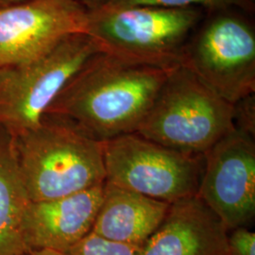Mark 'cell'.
I'll return each instance as SVG.
<instances>
[{"mask_svg": "<svg viewBox=\"0 0 255 255\" xmlns=\"http://www.w3.org/2000/svg\"><path fill=\"white\" fill-rule=\"evenodd\" d=\"M234 111V104L180 65L168 74L136 132L163 146L203 155L236 128Z\"/></svg>", "mask_w": 255, "mask_h": 255, "instance_id": "4", "label": "cell"}, {"mask_svg": "<svg viewBox=\"0 0 255 255\" xmlns=\"http://www.w3.org/2000/svg\"><path fill=\"white\" fill-rule=\"evenodd\" d=\"M9 137L31 201L60 199L106 182L102 142L65 119L44 115L36 127Z\"/></svg>", "mask_w": 255, "mask_h": 255, "instance_id": "2", "label": "cell"}, {"mask_svg": "<svg viewBox=\"0 0 255 255\" xmlns=\"http://www.w3.org/2000/svg\"><path fill=\"white\" fill-rule=\"evenodd\" d=\"M106 182L172 204L197 196L202 154L163 146L137 132L102 142Z\"/></svg>", "mask_w": 255, "mask_h": 255, "instance_id": "6", "label": "cell"}, {"mask_svg": "<svg viewBox=\"0 0 255 255\" xmlns=\"http://www.w3.org/2000/svg\"><path fill=\"white\" fill-rule=\"evenodd\" d=\"M104 185L105 182L60 199L30 201L23 223L27 253L64 254L88 235L101 206Z\"/></svg>", "mask_w": 255, "mask_h": 255, "instance_id": "10", "label": "cell"}, {"mask_svg": "<svg viewBox=\"0 0 255 255\" xmlns=\"http://www.w3.org/2000/svg\"><path fill=\"white\" fill-rule=\"evenodd\" d=\"M100 48L81 32L39 58L0 69V128L13 136L36 127L65 84Z\"/></svg>", "mask_w": 255, "mask_h": 255, "instance_id": "5", "label": "cell"}, {"mask_svg": "<svg viewBox=\"0 0 255 255\" xmlns=\"http://www.w3.org/2000/svg\"><path fill=\"white\" fill-rule=\"evenodd\" d=\"M108 8L154 7L164 9L198 8L209 12L241 9L252 10L253 0H110L104 6Z\"/></svg>", "mask_w": 255, "mask_h": 255, "instance_id": "14", "label": "cell"}, {"mask_svg": "<svg viewBox=\"0 0 255 255\" xmlns=\"http://www.w3.org/2000/svg\"><path fill=\"white\" fill-rule=\"evenodd\" d=\"M210 13L187 42L181 65L236 104L255 95V28L235 9Z\"/></svg>", "mask_w": 255, "mask_h": 255, "instance_id": "7", "label": "cell"}, {"mask_svg": "<svg viewBox=\"0 0 255 255\" xmlns=\"http://www.w3.org/2000/svg\"><path fill=\"white\" fill-rule=\"evenodd\" d=\"M87 11H92L95 9L104 7L110 0H75Z\"/></svg>", "mask_w": 255, "mask_h": 255, "instance_id": "18", "label": "cell"}, {"mask_svg": "<svg viewBox=\"0 0 255 255\" xmlns=\"http://www.w3.org/2000/svg\"><path fill=\"white\" fill-rule=\"evenodd\" d=\"M21 1H24V0H0V9H3L5 7H8Z\"/></svg>", "mask_w": 255, "mask_h": 255, "instance_id": "20", "label": "cell"}, {"mask_svg": "<svg viewBox=\"0 0 255 255\" xmlns=\"http://www.w3.org/2000/svg\"><path fill=\"white\" fill-rule=\"evenodd\" d=\"M228 248L230 255H255V232L247 227L230 231Z\"/></svg>", "mask_w": 255, "mask_h": 255, "instance_id": "17", "label": "cell"}, {"mask_svg": "<svg viewBox=\"0 0 255 255\" xmlns=\"http://www.w3.org/2000/svg\"><path fill=\"white\" fill-rule=\"evenodd\" d=\"M25 255H64L61 253L58 252H53V251H31L28 252Z\"/></svg>", "mask_w": 255, "mask_h": 255, "instance_id": "19", "label": "cell"}, {"mask_svg": "<svg viewBox=\"0 0 255 255\" xmlns=\"http://www.w3.org/2000/svg\"><path fill=\"white\" fill-rule=\"evenodd\" d=\"M234 122L236 128L255 137V95H251L234 104Z\"/></svg>", "mask_w": 255, "mask_h": 255, "instance_id": "16", "label": "cell"}, {"mask_svg": "<svg viewBox=\"0 0 255 255\" xmlns=\"http://www.w3.org/2000/svg\"><path fill=\"white\" fill-rule=\"evenodd\" d=\"M9 134L0 128V255H25V214L30 202Z\"/></svg>", "mask_w": 255, "mask_h": 255, "instance_id": "13", "label": "cell"}, {"mask_svg": "<svg viewBox=\"0 0 255 255\" xmlns=\"http://www.w3.org/2000/svg\"><path fill=\"white\" fill-rule=\"evenodd\" d=\"M228 230L198 196L174 202L141 255H230Z\"/></svg>", "mask_w": 255, "mask_h": 255, "instance_id": "11", "label": "cell"}, {"mask_svg": "<svg viewBox=\"0 0 255 255\" xmlns=\"http://www.w3.org/2000/svg\"><path fill=\"white\" fill-rule=\"evenodd\" d=\"M142 247L110 240L91 231L63 255H141Z\"/></svg>", "mask_w": 255, "mask_h": 255, "instance_id": "15", "label": "cell"}, {"mask_svg": "<svg viewBox=\"0 0 255 255\" xmlns=\"http://www.w3.org/2000/svg\"><path fill=\"white\" fill-rule=\"evenodd\" d=\"M204 167L197 196L228 232L247 227L255 216V143L235 128L203 153Z\"/></svg>", "mask_w": 255, "mask_h": 255, "instance_id": "8", "label": "cell"}, {"mask_svg": "<svg viewBox=\"0 0 255 255\" xmlns=\"http://www.w3.org/2000/svg\"><path fill=\"white\" fill-rule=\"evenodd\" d=\"M203 9L154 7L108 8L88 11L86 33L100 52L125 64L174 68L200 26Z\"/></svg>", "mask_w": 255, "mask_h": 255, "instance_id": "3", "label": "cell"}, {"mask_svg": "<svg viewBox=\"0 0 255 255\" xmlns=\"http://www.w3.org/2000/svg\"><path fill=\"white\" fill-rule=\"evenodd\" d=\"M170 205L105 182L92 232L110 240L143 246L163 222Z\"/></svg>", "mask_w": 255, "mask_h": 255, "instance_id": "12", "label": "cell"}, {"mask_svg": "<svg viewBox=\"0 0 255 255\" xmlns=\"http://www.w3.org/2000/svg\"><path fill=\"white\" fill-rule=\"evenodd\" d=\"M88 11L75 0H24L0 9V69L47 53L64 38L86 33Z\"/></svg>", "mask_w": 255, "mask_h": 255, "instance_id": "9", "label": "cell"}, {"mask_svg": "<svg viewBox=\"0 0 255 255\" xmlns=\"http://www.w3.org/2000/svg\"><path fill=\"white\" fill-rule=\"evenodd\" d=\"M174 68L125 64L98 52L65 84L45 115L65 119L100 142L136 132Z\"/></svg>", "mask_w": 255, "mask_h": 255, "instance_id": "1", "label": "cell"}]
</instances>
